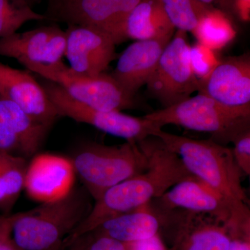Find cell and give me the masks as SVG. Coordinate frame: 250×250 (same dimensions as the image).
<instances>
[{
  "mask_svg": "<svg viewBox=\"0 0 250 250\" xmlns=\"http://www.w3.org/2000/svg\"><path fill=\"white\" fill-rule=\"evenodd\" d=\"M137 143L147 156V170L104 192L89 214L64 239L65 244L91 232L109 219L139 209L175 184L195 177L159 138L149 136Z\"/></svg>",
  "mask_w": 250,
  "mask_h": 250,
  "instance_id": "cell-1",
  "label": "cell"
},
{
  "mask_svg": "<svg viewBox=\"0 0 250 250\" xmlns=\"http://www.w3.org/2000/svg\"><path fill=\"white\" fill-rule=\"evenodd\" d=\"M159 138L167 149L179 156L187 170L218 192L231 210L229 225H250V201L242 185L243 172L232 149L210 138L198 140L170 134L158 129Z\"/></svg>",
  "mask_w": 250,
  "mask_h": 250,
  "instance_id": "cell-2",
  "label": "cell"
},
{
  "mask_svg": "<svg viewBox=\"0 0 250 250\" xmlns=\"http://www.w3.org/2000/svg\"><path fill=\"white\" fill-rule=\"evenodd\" d=\"M92 199L82 187L57 201L21 212L12 226L13 241L19 250H57L89 214Z\"/></svg>",
  "mask_w": 250,
  "mask_h": 250,
  "instance_id": "cell-3",
  "label": "cell"
},
{
  "mask_svg": "<svg viewBox=\"0 0 250 250\" xmlns=\"http://www.w3.org/2000/svg\"><path fill=\"white\" fill-rule=\"evenodd\" d=\"M76 174L94 201L108 188L148 168V158L136 141L119 146L83 145L71 159Z\"/></svg>",
  "mask_w": 250,
  "mask_h": 250,
  "instance_id": "cell-4",
  "label": "cell"
},
{
  "mask_svg": "<svg viewBox=\"0 0 250 250\" xmlns=\"http://www.w3.org/2000/svg\"><path fill=\"white\" fill-rule=\"evenodd\" d=\"M143 118L160 129L165 125H174L209 133L213 141L223 146L250 127V110L227 107L200 93L172 106L148 113Z\"/></svg>",
  "mask_w": 250,
  "mask_h": 250,
  "instance_id": "cell-5",
  "label": "cell"
},
{
  "mask_svg": "<svg viewBox=\"0 0 250 250\" xmlns=\"http://www.w3.org/2000/svg\"><path fill=\"white\" fill-rule=\"evenodd\" d=\"M22 65L46 80L57 83L70 98L90 107L118 111L137 108L134 98L126 95L111 75H82L74 71L62 61L51 65L29 62Z\"/></svg>",
  "mask_w": 250,
  "mask_h": 250,
  "instance_id": "cell-6",
  "label": "cell"
},
{
  "mask_svg": "<svg viewBox=\"0 0 250 250\" xmlns=\"http://www.w3.org/2000/svg\"><path fill=\"white\" fill-rule=\"evenodd\" d=\"M146 85L164 108L184 101L198 92L200 82L192 69L187 32L176 31Z\"/></svg>",
  "mask_w": 250,
  "mask_h": 250,
  "instance_id": "cell-7",
  "label": "cell"
},
{
  "mask_svg": "<svg viewBox=\"0 0 250 250\" xmlns=\"http://www.w3.org/2000/svg\"><path fill=\"white\" fill-rule=\"evenodd\" d=\"M42 86L61 116L85 123L108 134L123 138L126 141L139 142L149 136L157 127L146 118L125 114L118 111H104L87 106L70 98L57 83L46 80Z\"/></svg>",
  "mask_w": 250,
  "mask_h": 250,
  "instance_id": "cell-8",
  "label": "cell"
},
{
  "mask_svg": "<svg viewBox=\"0 0 250 250\" xmlns=\"http://www.w3.org/2000/svg\"><path fill=\"white\" fill-rule=\"evenodd\" d=\"M142 0H65L48 5L45 16L67 25L98 28L111 34L116 45L125 42L126 18Z\"/></svg>",
  "mask_w": 250,
  "mask_h": 250,
  "instance_id": "cell-9",
  "label": "cell"
},
{
  "mask_svg": "<svg viewBox=\"0 0 250 250\" xmlns=\"http://www.w3.org/2000/svg\"><path fill=\"white\" fill-rule=\"evenodd\" d=\"M162 226L174 233L170 250H228V224L204 213L175 209L159 213Z\"/></svg>",
  "mask_w": 250,
  "mask_h": 250,
  "instance_id": "cell-10",
  "label": "cell"
},
{
  "mask_svg": "<svg viewBox=\"0 0 250 250\" xmlns=\"http://www.w3.org/2000/svg\"><path fill=\"white\" fill-rule=\"evenodd\" d=\"M65 55L74 71L97 76L116 59V42L106 31L89 26L68 25Z\"/></svg>",
  "mask_w": 250,
  "mask_h": 250,
  "instance_id": "cell-11",
  "label": "cell"
},
{
  "mask_svg": "<svg viewBox=\"0 0 250 250\" xmlns=\"http://www.w3.org/2000/svg\"><path fill=\"white\" fill-rule=\"evenodd\" d=\"M198 93L229 108L250 110L249 54L226 57L208 77L199 81Z\"/></svg>",
  "mask_w": 250,
  "mask_h": 250,
  "instance_id": "cell-12",
  "label": "cell"
},
{
  "mask_svg": "<svg viewBox=\"0 0 250 250\" xmlns=\"http://www.w3.org/2000/svg\"><path fill=\"white\" fill-rule=\"evenodd\" d=\"M75 176L71 159L47 153L38 154L27 165L24 188L31 200L49 203L72 191Z\"/></svg>",
  "mask_w": 250,
  "mask_h": 250,
  "instance_id": "cell-13",
  "label": "cell"
},
{
  "mask_svg": "<svg viewBox=\"0 0 250 250\" xmlns=\"http://www.w3.org/2000/svg\"><path fill=\"white\" fill-rule=\"evenodd\" d=\"M147 206L155 213L182 209L209 215L228 225L231 220V210L223 197L196 177L175 184Z\"/></svg>",
  "mask_w": 250,
  "mask_h": 250,
  "instance_id": "cell-14",
  "label": "cell"
},
{
  "mask_svg": "<svg viewBox=\"0 0 250 250\" xmlns=\"http://www.w3.org/2000/svg\"><path fill=\"white\" fill-rule=\"evenodd\" d=\"M65 42V31L57 26H44L0 39V56L16 59L21 64L51 65L62 62Z\"/></svg>",
  "mask_w": 250,
  "mask_h": 250,
  "instance_id": "cell-15",
  "label": "cell"
},
{
  "mask_svg": "<svg viewBox=\"0 0 250 250\" xmlns=\"http://www.w3.org/2000/svg\"><path fill=\"white\" fill-rule=\"evenodd\" d=\"M0 95L16 104L38 123L51 127L61 116L43 87L29 72L0 62Z\"/></svg>",
  "mask_w": 250,
  "mask_h": 250,
  "instance_id": "cell-16",
  "label": "cell"
},
{
  "mask_svg": "<svg viewBox=\"0 0 250 250\" xmlns=\"http://www.w3.org/2000/svg\"><path fill=\"white\" fill-rule=\"evenodd\" d=\"M171 39L136 41L121 54L111 75L126 95L134 98L140 88L146 85Z\"/></svg>",
  "mask_w": 250,
  "mask_h": 250,
  "instance_id": "cell-17",
  "label": "cell"
},
{
  "mask_svg": "<svg viewBox=\"0 0 250 250\" xmlns=\"http://www.w3.org/2000/svg\"><path fill=\"white\" fill-rule=\"evenodd\" d=\"M161 221L147 205L104 222L91 232L125 243L149 239L159 234Z\"/></svg>",
  "mask_w": 250,
  "mask_h": 250,
  "instance_id": "cell-18",
  "label": "cell"
},
{
  "mask_svg": "<svg viewBox=\"0 0 250 250\" xmlns=\"http://www.w3.org/2000/svg\"><path fill=\"white\" fill-rule=\"evenodd\" d=\"M174 31L159 0H142L126 18L123 34L125 41H146L172 38Z\"/></svg>",
  "mask_w": 250,
  "mask_h": 250,
  "instance_id": "cell-19",
  "label": "cell"
},
{
  "mask_svg": "<svg viewBox=\"0 0 250 250\" xmlns=\"http://www.w3.org/2000/svg\"><path fill=\"white\" fill-rule=\"evenodd\" d=\"M0 126L12 131L22 140L29 156L39 150L50 128L38 123L16 104L1 95Z\"/></svg>",
  "mask_w": 250,
  "mask_h": 250,
  "instance_id": "cell-20",
  "label": "cell"
},
{
  "mask_svg": "<svg viewBox=\"0 0 250 250\" xmlns=\"http://www.w3.org/2000/svg\"><path fill=\"white\" fill-rule=\"evenodd\" d=\"M27 165L22 156L0 152V190L4 215H9L24 188Z\"/></svg>",
  "mask_w": 250,
  "mask_h": 250,
  "instance_id": "cell-21",
  "label": "cell"
},
{
  "mask_svg": "<svg viewBox=\"0 0 250 250\" xmlns=\"http://www.w3.org/2000/svg\"><path fill=\"white\" fill-rule=\"evenodd\" d=\"M232 20L223 11L212 8L192 33L198 42L214 51L225 47L236 36Z\"/></svg>",
  "mask_w": 250,
  "mask_h": 250,
  "instance_id": "cell-22",
  "label": "cell"
},
{
  "mask_svg": "<svg viewBox=\"0 0 250 250\" xmlns=\"http://www.w3.org/2000/svg\"><path fill=\"white\" fill-rule=\"evenodd\" d=\"M162 9L174 29L193 33L204 16L213 6L198 0H159Z\"/></svg>",
  "mask_w": 250,
  "mask_h": 250,
  "instance_id": "cell-23",
  "label": "cell"
},
{
  "mask_svg": "<svg viewBox=\"0 0 250 250\" xmlns=\"http://www.w3.org/2000/svg\"><path fill=\"white\" fill-rule=\"evenodd\" d=\"M47 19L33 9L29 0H0V39L17 32L23 24Z\"/></svg>",
  "mask_w": 250,
  "mask_h": 250,
  "instance_id": "cell-24",
  "label": "cell"
},
{
  "mask_svg": "<svg viewBox=\"0 0 250 250\" xmlns=\"http://www.w3.org/2000/svg\"><path fill=\"white\" fill-rule=\"evenodd\" d=\"M190 59L194 73L199 81L208 77L220 62L213 50L200 42L190 46Z\"/></svg>",
  "mask_w": 250,
  "mask_h": 250,
  "instance_id": "cell-25",
  "label": "cell"
},
{
  "mask_svg": "<svg viewBox=\"0 0 250 250\" xmlns=\"http://www.w3.org/2000/svg\"><path fill=\"white\" fill-rule=\"evenodd\" d=\"M233 143L232 152L236 164L243 174H250V127L236 135Z\"/></svg>",
  "mask_w": 250,
  "mask_h": 250,
  "instance_id": "cell-26",
  "label": "cell"
},
{
  "mask_svg": "<svg viewBox=\"0 0 250 250\" xmlns=\"http://www.w3.org/2000/svg\"><path fill=\"white\" fill-rule=\"evenodd\" d=\"M0 152L29 157L27 148L17 134L0 126Z\"/></svg>",
  "mask_w": 250,
  "mask_h": 250,
  "instance_id": "cell-27",
  "label": "cell"
},
{
  "mask_svg": "<svg viewBox=\"0 0 250 250\" xmlns=\"http://www.w3.org/2000/svg\"><path fill=\"white\" fill-rule=\"evenodd\" d=\"M87 234L88 236V250H129V243H123L93 232Z\"/></svg>",
  "mask_w": 250,
  "mask_h": 250,
  "instance_id": "cell-28",
  "label": "cell"
},
{
  "mask_svg": "<svg viewBox=\"0 0 250 250\" xmlns=\"http://www.w3.org/2000/svg\"><path fill=\"white\" fill-rule=\"evenodd\" d=\"M228 250H250V226L230 227Z\"/></svg>",
  "mask_w": 250,
  "mask_h": 250,
  "instance_id": "cell-29",
  "label": "cell"
},
{
  "mask_svg": "<svg viewBox=\"0 0 250 250\" xmlns=\"http://www.w3.org/2000/svg\"><path fill=\"white\" fill-rule=\"evenodd\" d=\"M129 250H167L159 233L149 239L129 243Z\"/></svg>",
  "mask_w": 250,
  "mask_h": 250,
  "instance_id": "cell-30",
  "label": "cell"
},
{
  "mask_svg": "<svg viewBox=\"0 0 250 250\" xmlns=\"http://www.w3.org/2000/svg\"><path fill=\"white\" fill-rule=\"evenodd\" d=\"M19 215L20 213L14 214L12 220L0 230V250H19L11 237L13 225Z\"/></svg>",
  "mask_w": 250,
  "mask_h": 250,
  "instance_id": "cell-31",
  "label": "cell"
},
{
  "mask_svg": "<svg viewBox=\"0 0 250 250\" xmlns=\"http://www.w3.org/2000/svg\"><path fill=\"white\" fill-rule=\"evenodd\" d=\"M198 1L223 11L231 20L234 18L233 6H234L235 0H198Z\"/></svg>",
  "mask_w": 250,
  "mask_h": 250,
  "instance_id": "cell-32",
  "label": "cell"
},
{
  "mask_svg": "<svg viewBox=\"0 0 250 250\" xmlns=\"http://www.w3.org/2000/svg\"><path fill=\"white\" fill-rule=\"evenodd\" d=\"M234 17L243 22H249L250 18V0H235Z\"/></svg>",
  "mask_w": 250,
  "mask_h": 250,
  "instance_id": "cell-33",
  "label": "cell"
},
{
  "mask_svg": "<svg viewBox=\"0 0 250 250\" xmlns=\"http://www.w3.org/2000/svg\"><path fill=\"white\" fill-rule=\"evenodd\" d=\"M57 250H88V234L80 236L67 246L60 247Z\"/></svg>",
  "mask_w": 250,
  "mask_h": 250,
  "instance_id": "cell-34",
  "label": "cell"
},
{
  "mask_svg": "<svg viewBox=\"0 0 250 250\" xmlns=\"http://www.w3.org/2000/svg\"><path fill=\"white\" fill-rule=\"evenodd\" d=\"M14 215H0V230L6 226L8 223L12 220Z\"/></svg>",
  "mask_w": 250,
  "mask_h": 250,
  "instance_id": "cell-35",
  "label": "cell"
},
{
  "mask_svg": "<svg viewBox=\"0 0 250 250\" xmlns=\"http://www.w3.org/2000/svg\"><path fill=\"white\" fill-rule=\"evenodd\" d=\"M0 210L3 212V197L0 190Z\"/></svg>",
  "mask_w": 250,
  "mask_h": 250,
  "instance_id": "cell-36",
  "label": "cell"
},
{
  "mask_svg": "<svg viewBox=\"0 0 250 250\" xmlns=\"http://www.w3.org/2000/svg\"><path fill=\"white\" fill-rule=\"evenodd\" d=\"M62 1H65V0H49L48 5L56 4V3Z\"/></svg>",
  "mask_w": 250,
  "mask_h": 250,
  "instance_id": "cell-37",
  "label": "cell"
}]
</instances>
